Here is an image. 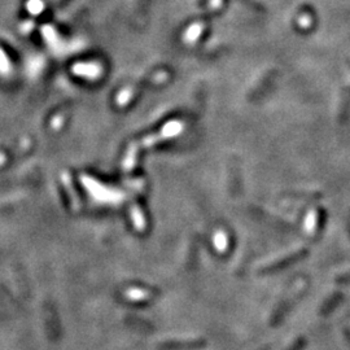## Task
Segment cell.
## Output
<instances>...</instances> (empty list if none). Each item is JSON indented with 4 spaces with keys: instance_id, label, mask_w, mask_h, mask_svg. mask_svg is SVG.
<instances>
[{
    "instance_id": "3957f363",
    "label": "cell",
    "mask_w": 350,
    "mask_h": 350,
    "mask_svg": "<svg viewBox=\"0 0 350 350\" xmlns=\"http://www.w3.org/2000/svg\"><path fill=\"white\" fill-rule=\"evenodd\" d=\"M220 6H222V0H209L210 9H218Z\"/></svg>"
},
{
    "instance_id": "6da1fadb",
    "label": "cell",
    "mask_w": 350,
    "mask_h": 350,
    "mask_svg": "<svg viewBox=\"0 0 350 350\" xmlns=\"http://www.w3.org/2000/svg\"><path fill=\"white\" fill-rule=\"evenodd\" d=\"M204 29H205V25L203 22H195L192 23L188 29L185 30L184 34H183V42L188 46L195 44V42L200 38V35L203 34Z\"/></svg>"
},
{
    "instance_id": "7a4b0ae2",
    "label": "cell",
    "mask_w": 350,
    "mask_h": 350,
    "mask_svg": "<svg viewBox=\"0 0 350 350\" xmlns=\"http://www.w3.org/2000/svg\"><path fill=\"white\" fill-rule=\"evenodd\" d=\"M312 23V18L311 16L307 15V13H305V15H302L301 17H298V25L301 27H304V29H307V27L311 26Z\"/></svg>"
}]
</instances>
